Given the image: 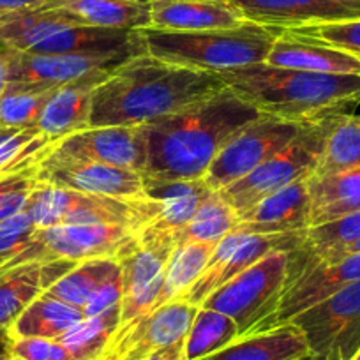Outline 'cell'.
Instances as JSON below:
<instances>
[{
    "instance_id": "41",
    "label": "cell",
    "mask_w": 360,
    "mask_h": 360,
    "mask_svg": "<svg viewBox=\"0 0 360 360\" xmlns=\"http://www.w3.org/2000/svg\"><path fill=\"white\" fill-rule=\"evenodd\" d=\"M120 299H122V270H120V274H117L115 278L110 279L108 283L99 286V288L92 293L89 302L83 307L85 318L99 316V314L113 309V307L119 306Z\"/></svg>"
},
{
    "instance_id": "38",
    "label": "cell",
    "mask_w": 360,
    "mask_h": 360,
    "mask_svg": "<svg viewBox=\"0 0 360 360\" xmlns=\"http://www.w3.org/2000/svg\"><path fill=\"white\" fill-rule=\"evenodd\" d=\"M285 32L306 43L335 48L360 57V18L295 27V29H285Z\"/></svg>"
},
{
    "instance_id": "39",
    "label": "cell",
    "mask_w": 360,
    "mask_h": 360,
    "mask_svg": "<svg viewBox=\"0 0 360 360\" xmlns=\"http://www.w3.org/2000/svg\"><path fill=\"white\" fill-rule=\"evenodd\" d=\"M36 224L29 214L23 212L0 223V263H6L18 256L32 242Z\"/></svg>"
},
{
    "instance_id": "22",
    "label": "cell",
    "mask_w": 360,
    "mask_h": 360,
    "mask_svg": "<svg viewBox=\"0 0 360 360\" xmlns=\"http://www.w3.org/2000/svg\"><path fill=\"white\" fill-rule=\"evenodd\" d=\"M75 262H30L0 266V327H11L32 300L62 278Z\"/></svg>"
},
{
    "instance_id": "26",
    "label": "cell",
    "mask_w": 360,
    "mask_h": 360,
    "mask_svg": "<svg viewBox=\"0 0 360 360\" xmlns=\"http://www.w3.org/2000/svg\"><path fill=\"white\" fill-rule=\"evenodd\" d=\"M39 8L69 13L89 27L126 30L150 27V0H41Z\"/></svg>"
},
{
    "instance_id": "18",
    "label": "cell",
    "mask_w": 360,
    "mask_h": 360,
    "mask_svg": "<svg viewBox=\"0 0 360 360\" xmlns=\"http://www.w3.org/2000/svg\"><path fill=\"white\" fill-rule=\"evenodd\" d=\"M248 22L278 29L360 18V0H230Z\"/></svg>"
},
{
    "instance_id": "17",
    "label": "cell",
    "mask_w": 360,
    "mask_h": 360,
    "mask_svg": "<svg viewBox=\"0 0 360 360\" xmlns=\"http://www.w3.org/2000/svg\"><path fill=\"white\" fill-rule=\"evenodd\" d=\"M356 281H360V252L345 256L338 262L313 266L285 290L278 309L265 321L259 332L290 323L314 304L328 299Z\"/></svg>"
},
{
    "instance_id": "31",
    "label": "cell",
    "mask_w": 360,
    "mask_h": 360,
    "mask_svg": "<svg viewBox=\"0 0 360 360\" xmlns=\"http://www.w3.org/2000/svg\"><path fill=\"white\" fill-rule=\"evenodd\" d=\"M119 327L120 307L117 306L99 316L83 318L57 341H60L76 360H108V352Z\"/></svg>"
},
{
    "instance_id": "35",
    "label": "cell",
    "mask_w": 360,
    "mask_h": 360,
    "mask_svg": "<svg viewBox=\"0 0 360 360\" xmlns=\"http://www.w3.org/2000/svg\"><path fill=\"white\" fill-rule=\"evenodd\" d=\"M360 168V115L341 113L328 134L313 176L334 175Z\"/></svg>"
},
{
    "instance_id": "20",
    "label": "cell",
    "mask_w": 360,
    "mask_h": 360,
    "mask_svg": "<svg viewBox=\"0 0 360 360\" xmlns=\"http://www.w3.org/2000/svg\"><path fill=\"white\" fill-rule=\"evenodd\" d=\"M311 198L307 180L279 189L238 216L237 230L245 233H292L309 228Z\"/></svg>"
},
{
    "instance_id": "36",
    "label": "cell",
    "mask_w": 360,
    "mask_h": 360,
    "mask_svg": "<svg viewBox=\"0 0 360 360\" xmlns=\"http://www.w3.org/2000/svg\"><path fill=\"white\" fill-rule=\"evenodd\" d=\"M55 141L37 127L0 131V179L39 165Z\"/></svg>"
},
{
    "instance_id": "19",
    "label": "cell",
    "mask_w": 360,
    "mask_h": 360,
    "mask_svg": "<svg viewBox=\"0 0 360 360\" xmlns=\"http://www.w3.org/2000/svg\"><path fill=\"white\" fill-rule=\"evenodd\" d=\"M212 193L203 179L147 186V198L134 202L136 230L155 228L175 237L195 217L203 200Z\"/></svg>"
},
{
    "instance_id": "53",
    "label": "cell",
    "mask_w": 360,
    "mask_h": 360,
    "mask_svg": "<svg viewBox=\"0 0 360 360\" xmlns=\"http://www.w3.org/2000/svg\"><path fill=\"white\" fill-rule=\"evenodd\" d=\"M0 131H2V129H0Z\"/></svg>"
},
{
    "instance_id": "6",
    "label": "cell",
    "mask_w": 360,
    "mask_h": 360,
    "mask_svg": "<svg viewBox=\"0 0 360 360\" xmlns=\"http://www.w3.org/2000/svg\"><path fill=\"white\" fill-rule=\"evenodd\" d=\"M288 251H272L217 288L202 306L235 320L240 338H244L259 332L265 321L274 314L285 293Z\"/></svg>"
},
{
    "instance_id": "12",
    "label": "cell",
    "mask_w": 360,
    "mask_h": 360,
    "mask_svg": "<svg viewBox=\"0 0 360 360\" xmlns=\"http://www.w3.org/2000/svg\"><path fill=\"white\" fill-rule=\"evenodd\" d=\"M25 212L36 228L57 224H126L136 231V210L133 203L39 182L30 193Z\"/></svg>"
},
{
    "instance_id": "54",
    "label": "cell",
    "mask_w": 360,
    "mask_h": 360,
    "mask_svg": "<svg viewBox=\"0 0 360 360\" xmlns=\"http://www.w3.org/2000/svg\"><path fill=\"white\" fill-rule=\"evenodd\" d=\"M108 360H110V359H108Z\"/></svg>"
},
{
    "instance_id": "29",
    "label": "cell",
    "mask_w": 360,
    "mask_h": 360,
    "mask_svg": "<svg viewBox=\"0 0 360 360\" xmlns=\"http://www.w3.org/2000/svg\"><path fill=\"white\" fill-rule=\"evenodd\" d=\"M85 318L82 307L41 293L9 327L13 338L58 339Z\"/></svg>"
},
{
    "instance_id": "3",
    "label": "cell",
    "mask_w": 360,
    "mask_h": 360,
    "mask_svg": "<svg viewBox=\"0 0 360 360\" xmlns=\"http://www.w3.org/2000/svg\"><path fill=\"white\" fill-rule=\"evenodd\" d=\"M224 85L258 110L299 126H314L360 103V75L297 71L266 64L216 72Z\"/></svg>"
},
{
    "instance_id": "28",
    "label": "cell",
    "mask_w": 360,
    "mask_h": 360,
    "mask_svg": "<svg viewBox=\"0 0 360 360\" xmlns=\"http://www.w3.org/2000/svg\"><path fill=\"white\" fill-rule=\"evenodd\" d=\"M83 25L78 18L58 9L29 8L0 15V44L9 50L30 51L51 34Z\"/></svg>"
},
{
    "instance_id": "4",
    "label": "cell",
    "mask_w": 360,
    "mask_h": 360,
    "mask_svg": "<svg viewBox=\"0 0 360 360\" xmlns=\"http://www.w3.org/2000/svg\"><path fill=\"white\" fill-rule=\"evenodd\" d=\"M283 30L245 22L235 29L173 32L143 27L136 32L143 53L193 71L223 72L263 64Z\"/></svg>"
},
{
    "instance_id": "2",
    "label": "cell",
    "mask_w": 360,
    "mask_h": 360,
    "mask_svg": "<svg viewBox=\"0 0 360 360\" xmlns=\"http://www.w3.org/2000/svg\"><path fill=\"white\" fill-rule=\"evenodd\" d=\"M224 83L216 72L193 71L148 53L117 68L92 96L90 127H136L212 98Z\"/></svg>"
},
{
    "instance_id": "45",
    "label": "cell",
    "mask_w": 360,
    "mask_h": 360,
    "mask_svg": "<svg viewBox=\"0 0 360 360\" xmlns=\"http://www.w3.org/2000/svg\"><path fill=\"white\" fill-rule=\"evenodd\" d=\"M13 335L8 327H0V356L11 355Z\"/></svg>"
},
{
    "instance_id": "43",
    "label": "cell",
    "mask_w": 360,
    "mask_h": 360,
    "mask_svg": "<svg viewBox=\"0 0 360 360\" xmlns=\"http://www.w3.org/2000/svg\"><path fill=\"white\" fill-rule=\"evenodd\" d=\"M9 53L11 50L0 44V96L4 94L9 83Z\"/></svg>"
},
{
    "instance_id": "48",
    "label": "cell",
    "mask_w": 360,
    "mask_h": 360,
    "mask_svg": "<svg viewBox=\"0 0 360 360\" xmlns=\"http://www.w3.org/2000/svg\"><path fill=\"white\" fill-rule=\"evenodd\" d=\"M9 176V175H8ZM8 176H4V179H0V188H2V184H4V180L8 179Z\"/></svg>"
},
{
    "instance_id": "21",
    "label": "cell",
    "mask_w": 360,
    "mask_h": 360,
    "mask_svg": "<svg viewBox=\"0 0 360 360\" xmlns=\"http://www.w3.org/2000/svg\"><path fill=\"white\" fill-rule=\"evenodd\" d=\"M248 20L230 0H150V27L173 32L235 29Z\"/></svg>"
},
{
    "instance_id": "33",
    "label": "cell",
    "mask_w": 360,
    "mask_h": 360,
    "mask_svg": "<svg viewBox=\"0 0 360 360\" xmlns=\"http://www.w3.org/2000/svg\"><path fill=\"white\" fill-rule=\"evenodd\" d=\"M238 214L217 191L202 202L195 217L175 235V245L184 242H203L217 245L226 235L237 230Z\"/></svg>"
},
{
    "instance_id": "15",
    "label": "cell",
    "mask_w": 360,
    "mask_h": 360,
    "mask_svg": "<svg viewBox=\"0 0 360 360\" xmlns=\"http://www.w3.org/2000/svg\"><path fill=\"white\" fill-rule=\"evenodd\" d=\"M50 154L57 158L105 162L141 173L147 161V140L143 126L86 127L55 141Z\"/></svg>"
},
{
    "instance_id": "7",
    "label": "cell",
    "mask_w": 360,
    "mask_h": 360,
    "mask_svg": "<svg viewBox=\"0 0 360 360\" xmlns=\"http://www.w3.org/2000/svg\"><path fill=\"white\" fill-rule=\"evenodd\" d=\"M175 249V237L155 228H140L119 255L122 269L120 327L124 332L147 316L158 304L165 285L166 265Z\"/></svg>"
},
{
    "instance_id": "24",
    "label": "cell",
    "mask_w": 360,
    "mask_h": 360,
    "mask_svg": "<svg viewBox=\"0 0 360 360\" xmlns=\"http://www.w3.org/2000/svg\"><path fill=\"white\" fill-rule=\"evenodd\" d=\"M263 64L328 75H360V57L335 48L295 39L283 30Z\"/></svg>"
},
{
    "instance_id": "9",
    "label": "cell",
    "mask_w": 360,
    "mask_h": 360,
    "mask_svg": "<svg viewBox=\"0 0 360 360\" xmlns=\"http://www.w3.org/2000/svg\"><path fill=\"white\" fill-rule=\"evenodd\" d=\"M290 323L302 330L311 360H355L360 352V281L314 304Z\"/></svg>"
},
{
    "instance_id": "30",
    "label": "cell",
    "mask_w": 360,
    "mask_h": 360,
    "mask_svg": "<svg viewBox=\"0 0 360 360\" xmlns=\"http://www.w3.org/2000/svg\"><path fill=\"white\" fill-rule=\"evenodd\" d=\"M117 258H90L76 263L58 281L46 290V295L76 307H85L92 293L120 274Z\"/></svg>"
},
{
    "instance_id": "51",
    "label": "cell",
    "mask_w": 360,
    "mask_h": 360,
    "mask_svg": "<svg viewBox=\"0 0 360 360\" xmlns=\"http://www.w3.org/2000/svg\"><path fill=\"white\" fill-rule=\"evenodd\" d=\"M2 13H6V11H2V9H0V15H2Z\"/></svg>"
},
{
    "instance_id": "44",
    "label": "cell",
    "mask_w": 360,
    "mask_h": 360,
    "mask_svg": "<svg viewBox=\"0 0 360 360\" xmlns=\"http://www.w3.org/2000/svg\"><path fill=\"white\" fill-rule=\"evenodd\" d=\"M41 0H0V9L2 11H18V9L37 8Z\"/></svg>"
},
{
    "instance_id": "27",
    "label": "cell",
    "mask_w": 360,
    "mask_h": 360,
    "mask_svg": "<svg viewBox=\"0 0 360 360\" xmlns=\"http://www.w3.org/2000/svg\"><path fill=\"white\" fill-rule=\"evenodd\" d=\"M309 228L360 212V168L307 179Z\"/></svg>"
},
{
    "instance_id": "50",
    "label": "cell",
    "mask_w": 360,
    "mask_h": 360,
    "mask_svg": "<svg viewBox=\"0 0 360 360\" xmlns=\"http://www.w3.org/2000/svg\"><path fill=\"white\" fill-rule=\"evenodd\" d=\"M302 360H311V356H306V359H302Z\"/></svg>"
},
{
    "instance_id": "14",
    "label": "cell",
    "mask_w": 360,
    "mask_h": 360,
    "mask_svg": "<svg viewBox=\"0 0 360 360\" xmlns=\"http://www.w3.org/2000/svg\"><path fill=\"white\" fill-rule=\"evenodd\" d=\"M36 176L39 184L106 196L127 203L147 198V186L140 172L105 162L57 158L48 152L37 165Z\"/></svg>"
},
{
    "instance_id": "37",
    "label": "cell",
    "mask_w": 360,
    "mask_h": 360,
    "mask_svg": "<svg viewBox=\"0 0 360 360\" xmlns=\"http://www.w3.org/2000/svg\"><path fill=\"white\" fill-rule=\"evenodd\" d=\"M53 90H22L8 86L0 96V129L37 127L44 106Z\"/></svg>"
},
{
    "instance_id": "13",
    "label": "cell",
    "mask_w": 360,
    "mask_h": 360,
    "mask_svg": "<svg viewBox=\"0 0 360 360\" xmlns=\"http://www.w3.org/2000/svg\"><path fill=\"white\" fill-rule=\"evenodd\" d=\"M133 51L89 55H41L11 50L8 86L22 90H55L92 75H110L134 57Z\"/></svg>"
},
{
    "instance_id": "1",
    "label": "cell",
    "mask_w": 360,
    "mask_h": 360,
    "mask_svg": "<svg viewBox=\"0 0 360 360\" xmlns=\"http://www.w3.org/2000/svg\"><path fill=\"white\" fill-rule=\"evenodd\" d=\"M259 115L224 86L198 105L145 124V186L203 179L221 148Z\"/></svg>"
},
{
    "instance_id": "42",
    "label": "cell",
    "mask_w": 360,
    "mask_h": 360,
    "mask_svg": "<svg viewBox=\"0 0 360 360\" xmlns=\"http://www.w3.org/2000/svg\"><path fill=\"white\" fill-rule=\"evenodd\" d=\"M186 342H180V345L169 346V348L159 349V352L150 353L148 356H145L143 360H188L186 359Z\"/></svg>"
},
{
    "instance_id": "25",
    "label": "cell",
    "mask_w": 360,
    "mask_h": 360,
    "mask_svg": "<svg viewBox=\"0 0 360 360\" xmlns=\"http://www.w3.org/2000/svg\"><path fill=\"white\" fill-rule=\"evenodd\" d=\"M306 356H309V346L302 330L293 323H283L238 338L202 360H302Z\"/></svg>"
},
{
    "instance_id": "8",
    "label": "cell",
    "mask_w": 360,
    "mask_h": 360,
    "mask_svg": "<svg viewBox=\"0 0 360 360\" xmlns=\"http://www.w3.org/2000/svg\"><path fill=\"white\" fill-rule=\"evenodd\" d=\"M136 231L126 224H57L37 228L32 242L6 262L8 269L30 262H83L90 258H119Z\"/></svg>"
},
{
    "instance_id": "40",
    "label": "cell",
    "mask_w": 360,
    "mask_h": 360,
    "mask_svg": "<svg viewBox=\"0 0 360 360\" xmlns=\"http://www.w3.org/2000/svg\"><path fill=\"white\" fill-rule=\"evenodd\" d=\"M11 355L22 360H76L57 339L13 338Z\"/></svg>"
},
{
    "instance_id": "16",
    "label": "cell",
    "mask_w": 360,
    "mask_h": 360,
    "mask_svg": "<svg viewBox=\"0 0 360 360\" xmlns=\"http://www.w3.org/2000/svg\"><path fill=\"white\" fill-rule=\"evenodd\" d=\"M198 307L184 299L162 304L115 335L110 360H143L150 353L186 342Z\"/></svg>"
},
{
    "instance_id": "5",
    "label": "cell",
    "mask_w": 360,
    "mask_h": 360,
    "mask_svg": "<svg viewBox=\"0 0 360 360\" xmlns=\"http://www.w3.org/2000/svg\"><path fill=\"white\" fill-rule=\"evenodd\" d=\"M338 117L335 115L314 126L302 127L300 133L283 150L217 193L240 216L259 200L274 195L279 189L295 184L299 180L311 179L316 172L328 134Z\"/></svg>"
},
{
    "instance_id": "47",
    "label": "cell",
    "mask_w": 360,
    "mask_h": 360,
    "mask_svg": "<svg viewBox=\"0 0 360 360\" xmlns=\"http://www.w3.org/2000/svg\"><path fill=\"white\" fill-rule=\"evenodd\" d=\"M0 360H22V359H18V356L15 355H6V356H0Z\"/></svg>"
},
{
    "instance_id": "34",
    "label": "cell",
    "mask_w": 360,
    "mask_h": 360,
    "mask_svg": "<svg viewBox=\"0 0 360 360\" xmlns=\"http://www.w3.org/2000/svg\"><path fill=\"white\" fill-rule=\"evenodd\" d=\"M240 338L235 320L219 311L200 306L186 338V359L202 360L214 355Z\"/></svg>"
},
{
    "instance_id": "49",
    "label": "cell",
    "mask_w": 360,
    "mask_h": 360,
    "mask_svg": "<svg viewBox=\"0 0 360 360\" xmlns=\"http://www.w3.org/2000/svg\"><path fill=\"white\" fill-rule=\"evenodd\" d=\"M355 360H360V352H359V355H356V356H355Z\"/></svg>"
},
{
    "instance_id": "23",
    "label": "cell",
    "mask_w": 360,
    "mask_h": 360,
    "mask_svg": "<svg viewBox=\"0 0 360 360\" xmlns=\"http://www.w3.org/2000/svg\"><path fill=\"white\" fill-rule=\"evenodd\" d=\"M110 75H92L55 89L41 113L37 129L50 140L58 141L69 134L90 127L92 96L96 86L105 82Z\"/></svg>"
},
{
    "instance_id": "32",
    "label": "cell",
    "mask_w": 360,
    "mask_h": 360,
    "mask_svg": "<svg viewBox=\"0 0 360 360\" xmlns=\"http://www.w3.org/2000/svg\"><path fill=\"white\" fill-rule=\"evenodd\" d=\"M214 248H216L214 244H203V242H184V244L175 245L168 259V265H166L165 285H162L161 297H159L155 307H161L162 304L180 299L188 292L189 286L205 270Z\"/></svg>"
},
{
    "instance_id": "11",
    "label": "cell",
    "mask_w": 360,
    "mask_h": 360,
    "mask_svg": "<svg viewBox=\"0 0 360 360\" xmlns=\"http://www.w3.org/2000/svg\"><path fill=\"white\" fill-rule=\"evenodd\" d=\"M304 231L266 235L245 233L240 230L231 231L214 248L212 256H210L202 276L189 286L188 292L180 299L200 307L205 302L207 297L212 295L217 288L237 278L238 274H242L245 269L255 265L258 259H262L269 252H290L299 248L304 238Z\"/></svg>"
},
{
    "instance_id": "52",
    "label": "cell",
    "mask_w": 360,
    "mask_h": 360,
    "mask_svg": "<svg viewBox=\"0 0 360 360\" xmlns=\"http://www.w3.org/2000/svg\"><path fill=\"white\" fill-rule=\"evenodd\" d=\"M2 265H4V263H0V266H2Z\"/></svg>"
},
{
    "instance_id": "46",
    "label": "cell",
    "mask_w": 360,
    "mask_h": 360,
    "mask_svg": "<svg viewBox=\"0 0 360 360\" xmlns=\"http://www.w3.org/2000/svg\"><path fill=\"white\" fill-rule=\"evenodd\" d=\"M355 252H360V238L359 240H355V242H352V244H348V245H345V248L342 249H339L338 252H335L334 256H332L330 259H328L327 263H332V262H338V259H341V258H345V256H348V255H355Z\"/></svg>"
},
{
    "instance_id": "10",
    "label": "cell",
    "mask_w": 360,
    "mask_h": 360,
    "mask_svg": "<svg viewBox=\"0 0 360 360\" xmlns=\"http://www.w3.org/2000/svg\"><path fill=\"white\" fill-rule=\"evenodd\" d=\"M302 126L270 115H259L238 131L217 154L203 180L212 191H221L240 180L262 162L286 147Z\"/></svg>"
}]
</instances>
